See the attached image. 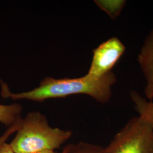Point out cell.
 I'll list each match as a JSON object with an SVG mask.
<instances>
[{"label":"cell","mask_w":153,"mask_h":153,"mask_svg":"<svg viewBox=\"0 0 153 153\" xmlns=\"http://www.w3.org/2000/svg\"><path fill=\"white\" fill-rule=\"evenodd\" d=\"M117 81L112 71L99 77L85 76L78 78L54 79L47 77L40 82V86L25 93L10 92L7 85L0 80L1 96L13 100L28 99L42 102L51 98H65L74 94H86L100 103H106L111 97V86Z\"/></svg>","instance_id":"cell-1"},{"label":"cell","mask_w":153,"mask_h":153,"mask_svg":"<svg viewBox=\"0 0 153 153\" xmlns=\"http://www.w3.org/2000/svg\"><path fill=\"white\" fill-rule=\"evenodd\" d=\"M72 136L71 131L52 128L39 112H31L19 121L16 135L10 144L14 153L55 151Z\"/></svg>","instance_id":"cell-2"},{"label":"cell","mask_w":153,"mask_h":153,"mask_svg":"<svg viewBox=\"0 0 153 153\" xmlns=\"http://www.w3.org/2000/svg\"><path fill=\"white\" fill-rule=\"evenodd\" d=\"M103 153H153V128L141 116L128 121Z\"/></svg>","instance_id":"cell-3"},{"label":"cell","mask_w":153,"mask_h":153,"mask_svg":"<svg viewBox=\"0 0 153 153\" xmlns=\"http://www.w3.org/2000/svg\"><path fill=\"white\" fill-rule=\"evenodd\" d=\"M126 47L117 38H112L93 50V57L87 74L99 77L107 74L125 52Z\"/></svg>","instance_id":"cell-4"},{"label":"cell","mask_w":153,"mask_h":153,"mask_svg":"<svg viewBox=\"0 0 153 153\" xmlns=\"http://www.w3.org/2000/svg\"><path fill=\"white\" fill-rule=\"evenodd\" d=\"M138 60L147 81L145 89L146 98L153 100V30L146 39Z\"/></svg>","instance_id":"cell-5"},{"label":"cell","mask_w":153,"mask_h":153,"mask_svg":"<svg viewBox=\"0 0 153 153\" xmlns=\"http://www.w3.org/2000/svg\"><path fill=\"white\" fill-rule=\"evenodd\" d=\"M130 95L140 116L146 121L153 128V101H148L134 91H131Z\"/></svg>","instance_id":"cell-6"},{"label":"cell","mask_w":153,"mask_h":153,"mask_svg":"<svg viewBox=\"0 0 153 153\" xmlns=\"http://www.w3.org/2000/svg\"><path fill=\"white\" fill-rule=\"evenodd\" d=\"M22 111V105L18 103L0 104V122L8 127L13 126L21 119Z\"/></svg>","instance_id":"cell-7"},{"label":"cell","mask_w":153,"mask_h":153,"mask_svg":"<svg viewBox=\"0 0 153 153\" xmlns=\"http://www.w3.org/2000/svg\"><path fill=\"white\" fill-rule=\"evenodd\" d=\"M103 149L98 145L79 142L68 145L61 153H103Z\"/></svg>","instance_id":"cell-8"},{"label":"cell","mask_w":153,"mask_h":153,"mask_svg":"<svg viewBox=\"0 0 153 153\" xmlns=\"http://www.w3.org/2000/svg\"><path fill=\"white\" fill-rule=\"evenodd\" d=\"M96 4L112 18L115 19L119 16L126 4V1H95Z\"/></svg>","instance_id":"cell-9"},{"label":"cell","mask_w":153,"mask_h":153,"mask_svg":"<svg viewBox=\"0 0 153 153\" xmlns=\"http://www.w3.org/2000/svg\"><path fill=\"white\" fill-rule=\"evenodd\" d=\"M20 119V120H21ZM19 120L18 121L16 124L14 125L9 126L7 129L6 131L5 132L0 136V146L5 142H6V141L8 140V138L10 137L11 134L16 132L19 124Z\"/></svg>","instance_id":"cell-10"},{"label":"cell","mask_w":153,"mask_h":153,"mask_svg":"<svg viewBox=\"0 0 153 153\" xmlns=\"http://www.w3.org/2000/svg\"><path fill=\"white\" fill-rule=\"evenodd\" d=\"M0 153H14L9 143H4L0 146Z\"/></svg>","instance_id":"cell-11"},{"label":"cell","mask_w":153,"mask_h":153,"mask_svg":"<svg viewBox=\"0 0 153 153\" xmlns=\"http://www.w3.org/2000/svg\"><path fill=\"white\" fill-rule=\"evenodd\" d=\"M57 153V152H56V151H46V152H39V153Z\"/></svg>","instance_id":"cell-12"},{"label":"cell","mask_w":153,"mask_h":153,"mask_svg":"<svg viewBox=\"0 0 153 153\" xmlns=\"http://www.w3.org/2000/svg\"></svg>","instance_id":"cell-13"}]
</instances>
